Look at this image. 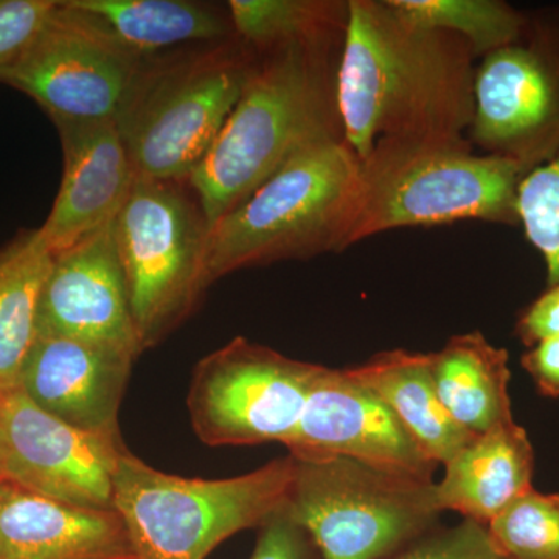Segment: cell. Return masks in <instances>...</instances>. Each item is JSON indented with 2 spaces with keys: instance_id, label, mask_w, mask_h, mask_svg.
I'll list each match as a JSON object with an SVG mask.
<instances>
[{
  "instance_id": "28",
  "label": "cell",
  "mask_w": 559,
  "mask_h": 559,
  "mask_svg": "<svg viewBox=\"0 0 559 559\" xmlns=\"http://www.w3.org/2000/svg\"><path fill=\"white\" fill-rule=\"evenodd\" d=\"M57 7L58 0H0V72L28 49Z\"/></svg>"
},
{
  "instance_id": "19",
  "label": "cell",
  "mask_w": 559,
  "mask_h": 559,
  "mask_svg": "<svg viewBox=\"0 0 559 559\" xmlns=\"http://www.w3.org/2000/svg\"><path fill=\"white\" fill-rule=\"evenodd\" d=\"M92 31L138 58L234 38L229 11L190 0H62Z\"/></svg>"
},
{
  "instance_id": "26",
  "label": "cell",
  "mask_w": 559,
  "mask_h": 559,
  "mask_svg": "<svg viewBox=\"0 0 559 559\" xmlns=\"http://www.w3.org/2000/svg\"><path fill=\"white\" fill-rule=\"evenodd\" d=\"M518 219L546 263L547 286L559 283V153L533 168L518 190Z\"/></svg>"
},
{
  "instance_id": "27",
  "label": "cell",
  "mask_w": 559,
  "mask_h": 559,
  "mask_svg": "<svg viewBox=\"0 0 559 559\" xmlns=\"http://www.w3.org/2000/svg\"><path fill=\"white\" fill-rule=\"evenodd\" d=\"M392 559H506L487 525L463 520L462 524L426 533Z\"/></svg>"
},
{
  "instance_id": "25",
  "label": "cell",
  "mask_w": 559,
  "mask_h": 559,
  "mask_svg": "<svg viewBox=\"0 0 559 559\" xmlns=\"http://www.w3.org/2000/svg\"><path fill=\"white\" fill-rule=\"evenodd\" d=\"M487 527L506 559H559V492L530 488Z\"/></svg>"
},
{
  "instance_id": "10",
  "label": "cell",
  "mask_w": 559,
  "mask_h": 559,
  "mask_svg": "<svg viewBox=\"0 0 559 559\" xmlns=\"http://www.w3.org/2000/svg\"><path fill=\"white\" fill-rule=\"evenodd\" d=\"M474 142L530 170L559 153V14L525 22L474 75Z\"/></svg>"
},
{
  "instance_id": "17",
  "label": "cell",
  "mask_w": 559,
  "mask_h": 559,
  "mask_svg": "<svg viewBox=\"0 0 559 559\" xmlns=\"http://www.w3.org/2000/svg\"><path fill=\"white\" fill-rule=\"evenodd\" d=\"M0 559H138L116 510H91L0 479Z\"/></svg>"
},
{
  "instance_id": "12",
  "label": "cell",
  "mask_w": 559,
  "mask_h": 559,
  "mask_svg": "<svg viewBox=\"0 0 559 559\" xmlns=\"http://www.w3.org/2000/svg\"><path fill=\"white\" fill-rule=\"evenodd\" d=\"M142 62L58 0L28 49L0 72V83L27 94L53 123L116 120Z\"/></svg>"
},
{
  "instance_id": "6",
  "label": "cell",
  "mask_w": 559,
  "mask_h": 559,
  "mask_svg": "<svg viewBox=\"0 0 559 559\" xmlns=\"http://www.w3.org/2000/svg\"><path fill=\"white\" fill-rule=\"evenodd\" d=\"M296 460L230 479H189L123 452L114 479V510L138 559H205L242 530L260 528L288 500Z\"/></svg>"
},
{
  "instance_id": "9",
  "label": "cell",
  "mask_w": 559,
  "mask_h": 559,
  "mask_svg": "<svg viewBox=\"0 0 559 559\" xmlns=\"http://www.w3.org/2000/svg\"><path fill=\"white\" fill-rule=\"evenodd\" d=\"M320 366L237 337L194 367L191 426L207 447L288 443Z\"/></svg>"
},
{
  "instance_id": "1",
  "label": "cell",
  "mask_w": 559,
  "mask_h": 559,
  "mask_svg": "<svg viewBox=\"0 0 559 559\" xmlns=\"http://www.w3.org/2000/svg\"><path fill=\"white\" fill-rule=\"evenodd\" d=\"M473 50L389 0H349L336 73L342 139L359 160L382 139H463L474 116Z\"/></svg>"
},
{
  "instance_id": "22",
  "label": "cell",
  "mask_w": 559,
  "mask_h": 559,
  "mask_svg": "<svg viewBox=\"0 0 559 559\" xmlns=\"http://www.w3.org/2000/svg\"><path fill=\"white\" fill-rule=\"evenodd\" d=\"M53 253L39 230L22 231L0 248V393L20 385L22 364L36 340V320Z\"/></svg>"
},
{
  "instance_id": "29",
  "label": "cell",
  "mask_w": 559,
  "mask_h": 559,
  "mask_svg": "<svg viewBox=\"0 0 559 559\" xmlns=\"http://www.w3.org/2000/svg\"><path fill=\"white\" fill-rule=\"evenodd\" d=\"M259 530V538L250 559H319L310 536L289 516L286 507L280 509Z\"/></svg>"
},
{
  "instance_id": "13",
  "label": "cell",
  "mask_w": 559,
  "mask_h": 559,
  "mask_svg": "<svg viewBox=\"0 0 559 559\" xmlns=\"http://www.w3.org/2000/svg\"><path fill=\"white\" fill-rule=\"evenodd\" d=\"M285 447L296 460L349 459L392 476L433 484L437 463L419 450L388 404L347 369L320 366Z\"/></svg>"
},
{
  "instance_id": "4",
  "label": "cell",
  "mask_w": 559,
  "mask_h": 559,
  "mask_svg": "<svg viewBox=\"0 0 559 559\" xmlns=\"http://www.w3.org/2000/svg\"><path fill=\"white\" fill-rule=\"evenodd\" d=\"M257 60L237 36L143 60L116 117L135 176L190 179L240 100Z\"/></svg>"
},
{
  "instance_id": "18",
  "label": "cell",
  "mask_w": 559,
  "mask_h": 559,
  "mask_svg": "<svg viewBox=\"0 0 559 559\" xmlns=\"http://www.w3.org/2000/svg\"><path fill=\"white\" fill-rule=\"evenodd\" d=\"M535 451L527 430L503 423L474 436L444 463V476L433 484L440 511L488 525L514 499L533 488Z\"/></svg>"
},
{
  "instance_id": "11",
  "label": "cell",
  "mask_w": 559,
  "mask_h": 559,
  "mask_svg": "<svg viewBox=\"0 0 559 559\" xmlns=\"http://www.w3.org/2000/svg\"><path fill=\"white\" fill-rule=\"evenodd\" d=\"M123 437L86 432L47 414L20 388L0 393V479L91 510H114Z\"/></svg>"
},
{
  "instance_id": "5",
  "label": "cell",
  "mask_w": 559,
  "mask_h": 559,
  "mask_svg": "<svg viewBox=\"0 0 559 559\" xmlns=\"http://www.w3.org/2000/svg\"><path fill=\"white\" fill-rule=\"evenodd\" d=\"M359 159L344 139L301 151L213 224L205 285L240 270L345 250Z\"/></svg>"
},
{
  "instance_id": "2",
  "label": "cell",
  "mask_w": 559,
  "mask_h": 559,
  "mask_svg": "<svg viewBox=\"0 0 559 559\" xmlns=\"http://www.w3.org/2000/svg\"><path fill=\"white\" fill-rule=\"evenodd\" d=\"M323 49L286 47L257 60L240 100L189 179L210 227L301 151L342 139L336 76L331 83Z\"/></svg>"
},
{
  "instance_id": "7",
  "label": "cell",
  "mask_w": 559,
  "mask_h": 559,
  "mask_svg": "<svg viewBox=\"0 0 559 559\" xmlns=\"http://www.w3.org/2000/svg\"><path fill=\"white\" fill-rule=\"evenodd\" d=\"M210 229L189 179L135 178L114 234L143 352L178 329L207 290Z\"/></svg>"
},
{
  "instance_id": "31",
  "label": "cell",
  "mask_w": 559,
  "mask_h": 559,
  "mask_svg": "<svg viewBox=\"0 0 559 559\" xmlns=\"http://www.w3.org/2000/svg\"><path fill=\"white\" fill-rule=\"evenodd\" d=\"M521 366L532 378L539 395L559 399V337L530 347L521 356Z\"/></svg>"
},
{
  "instance_id": "16",
  "label": "cell",
  "mask_w": 559,
  "mask_h": 559,
  "mask_svg": "<svg viewBox=\"0 0 559 559\" xmlns=\"http://www.w3.org/2000/svg\"><path fill=\"white\" fill-rule=\"evenodd\" d=\"M55 124L64 173L49 218L38 229L53 255L116 221L138 178L116 120Z\"/></svg>"
},
{
  "instance_id": "20",
  "label": "cell",
  "mask_w": 559,
  "mask_h": 559,
  "mask_svg": "<svg viewBox=\"0 0 559 559\" xmlns=\"http://www.w3.org/2000/svg\"><path fill=\"white\" fill-rule=\"evenodd\" d=\"M347 370L388 404L419 450L437 465L450 462L473 439V433L444 409L433 384L429 355L392 349Z\"/></svg>"
},
{
  "instance_id": "23",
  "label": "cell",
  "mask_w": 559,
  "mask_h": 559,
  "mask_svg": "<svg viewBox=\"0 0 559 559\" xmlns=\"http://www.w3.org/2000/svg\"><path fill=\"white\" fill-rule=\"evenodd\" d=\"M227 11L235 36L255 51L286 47H325L347 24L348 3L323 0H230Z\"/></svg>"
},
{
  "instance_id": "24",
  "label": "cell",
  "mask_w": 559,
  "mask_h": 559,
  "mask_svg": "<svg viewBox=\"0 0 559 559\" xmlns=\"http://www.w3.org/2000/svg\"><path fill=\"white\" fill-rule=\"evenodd\" d=\"M406 20L460 36L487 57L520 38L527 16L500 0H389Z\"/></svg>"
},
{
  "instance_id": "21",
  "label": "cell",
  "mask_w": 559,
  "mask_h": 559,
  "mask_svg": "<svg viewBox=\"0 0 559 559\" xmlns=\"http://www.w3.org/2000/svg\"><path fill=\"white\" fill-rule=\"evenodd\" d=\"M439 399L455 423L473 436L513 421L509 353L479 333L459 334L429 353Z\"/></svg>"
},
{
  "instance_id": "8",
  "label": "cell",
  "mask_w": 559,
  "mask_h": 559,
  "mask_svg": "<svg viewBox=\"0 0 559 559\" xmlns=\"http://www.w3.org/2000/svg\"><path fill=\"white\" fill-rule=\"evenodd\" d=\"M433 484L349 459L296 460L285 507L310 536L319 559H384L439 520Z\"/></svg>"
},
{
  "instance_id": "30",
  "label": "cell",
  "mask_w": 559,
  "mask_h": 559,
  "mask_svg": "<svg viewBox=\"0 0 559 559\" xmlns=\"http://www.w3.org/2000/svg\"><path fill=\"white\" fill-rule=\"evenodd\" d=\"M514 333L525 347L559 337V283L547 286L518 319Z\"/></svg>"
},
{
  "instance_id": "15",
  "label": "cell",
  "mask_w": 559,
  "mask_h": 559,
  "mask_svg": "<svg viewBox=\"0 0 559 559\" xmlns=\"http://www.w3.org/2000/svg\"><path fill=\"white\" fill-rule=\"evenodd\" d=\"M135 359L134 353L109 345L36 336L17 388L73 428L121 437L119 411Z\"/></svg>"
},
{
  "instance_id": "3",
  "label": "cell",
  "mask_w": 559,
  "mask_h": 559,
  "mask_svg": "<svg viewBox=\"0 0 559 559\" xmlns=\"http://www.w3.org/2000/svg\"><path fill=\"white\" fill-rule=\"evenodd\" d=\"M528 171L510 157L474 154L463 139H382L359 160L345 249L401 227L466 219L516 226Z\"/></svg>"
},
{
  "instance_id": "14",
  "label": "cell",
  "mask_w": 559,
  "mask_h": 559,
  "mask_svg": "<svg viewBox=\"0 0 559 559\" xmlns=\"http://www.w3.org/2000/svg\"><path fill=\"white\" fill-rule=\"evenodd\" d=\"M36 336L94 342L142 355L114 221L79 245L55 253L40 293Z\"/></svg>"
}]
</instances>
